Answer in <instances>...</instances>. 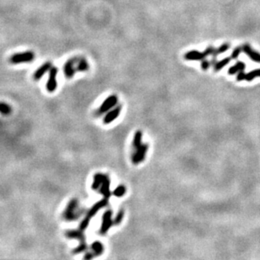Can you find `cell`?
I'll return each instance as SVG.
<instances>
[{
    "mask_svg": "<svg viewBox=\"0 0 260 260\" xmlns=\"http://www.w3.org/2000/svg\"><path fill=\"white\" fill-rule=\"evenodd\" d=\"M103 179H104V174L102 173H95L93 178V183H92V189H99L101 186V184L103 183Z\"/></svg>",
    "mask_w": 260,
    "mask_h": 260,
    "instance_id": "14",
    "label": "cell"
},
{
    "mask_svg": "<svg viewBox=\"0 0 260 260\" xmlns=\"http://www.w3.org/2000/svg\"><path fill=\"white\" fill-rule=\"evenodd\" d=\"M35 59V54L30 51L24 52L14 54L9 58V62L12 64H19L24 62H30Z\"/></svg>",
    "mask_w": 260,
    "mask_h": 260,
    "instance_id": "3",
    "label": "cell"
},
{
    "mask_svg": "<svg viewBox=\"0 0 260 260\" xmlns=\"http://www.w3.org/2000/svg\"><path fill=\"white\" fill-rule=\"evenodd\" d=\"M231 57H226V58H224V59H222L221 61H220V62H216V64L214 66V71L215 72L220 71L221 69L223 68L224 67H226V65H227V64L231 62Z\"/></svg>",
    "mask_w": 260,
    "mask_h": 260,
    "instance_id": "18",
    "label": "cell"
},
{
    "mask_svg": "<svg viewBox=\"0 0 260 260\" xmlns=\"http://www.w3.org/2000/svg\"><path fill=\"white\" fill-rule=\"evenodd\" d=\"M82 230H70V231H66V236L71 239H77L80 241V242H85V236L83 233Z\"/></svg>",
    "mask_w": 260,
    "mask_h": 260,
    "instance_id": "13",
    "label": "cell"
},
{
    "mask_svg": "<svg viewBox=\"0 0 260 260\" xmlns=\"http://www.w3.org/2000/svg\"><path fill=\"white\" fill-rule=\"evenodd\" d=\"M91 249H92V252L95 256H99V255L102 254L104 252V246L101 242L96 241L91 244Z\"/></svg>",
    "mask_w": 260,
    "mask_h": 260,
    "instance_id": "16",
    "label": "cell"
},
{
    "mask_svg": "<svg viewBox=\"0 0 260 260\" xmlns=\"http://www.w3.org/2000/svg\"><path fill=\"white\" fill-rule=\"evenodd\" d=\"M124 215H125V211H124V210L123 209H120L118 213L116 214V217L114 219V225H120V224L122 222Z\"/></svg>",
    "mask_w": 260,
    "mask_h": 260,
    "instance_id": "22",
    "label": "cell"
},
{
    "mask_svg": "<svg viewBox=\"0 0 260 260\" xmlns=\"http://www.w3.org/2000/svg\"><path fill=\"white\" fill-rule=\"evenodd\" d=\"M112 210H105L102 216V224L100 226V232L102 235H105L111 229L112 225H114V220L112 219Z\"/></svg>",
    "mask_w": 260,
    "mask_h": 260,
    "instance_id": "4",
    "label": "cell"
},
{
    "mask_svg": "<svg viewBox=\"0 0 260 260\" xmlns=\"http://www.w3.org/2000/svg\"><path fill=\"white\" fill-rule=\"evenodd\" d=\"M87 247H88V246H87L86 242H80V244H79V246L75 248V249L73 250V254H79V253H81V252L86 251Z\"/></svg>",
    "mask_w": 260,
    "mask_h": 260,
    "instance_id": "24",
    "label": "cell"
},
{
    "mask_svg": "<svg viewBox=\"0 0 260 260\" xmlns=\"http://www.w3.org/2000/svg\"><path fill=\"white\" fill-rule=\"evenodd\" d=\"M64 71H65V74H66L67 77L68 78H71L73 75L74 74V70L73 68V64H72L71 62H68L65 65V68H64Z\"/></svg>",
    "mask_w": 260,
    "mask_h": 260,
    "instance_id": "23",
    "label": "cell"
},
{
    "mask_svg": "<svg viewBox=\"0 0 260 260\" xmlns=\"http://www.w3.org/2000/svg\"><path fill=\"white\" fill-rule=\"evenodd\" d=\"M0 111H1V113L3 114V115H5V116H7V115H9V114L11 113V108L10 106L8 105H7V104H5V103H1V106H0Z\"/></svg>",
    "mask_w": 260,
    "mask_h": 260,
    "instance_id": "25",
    "label": "cell"
},
{
    "mask_svg": "<svg viewBox=\"0 0 260 260\" xmlns=\"http://www.w3.org/2000/svg\"><path fill=\"white\" fill-rule=\"evenodd\" d=\"M245 68H246V64L242 62H236L234 66L231 67L228 70V74L230 75H234L236 73H238L240 71H244Z\"/></svg>",
    "mask_w": 260,
    "mask_h": 260,
    "instance_id": "15",
    "label": "cell"
},
{
    "mask_svg": "<svg viewBox=\"0 0 260 260\" xmlns=\"http://www.w3.org/2000/svg\"><path fill=\"white\" fill-rule=\"evenodd\" d=\"M108 205V199L107 198H104L103 200H101L100 201H98L97 203H95V205H93L92 207L90 208L89 210L87 212L85 217H84L82 221L79 224V229L82 230V231H85L88 226L89 225L90 221L92 219L93 216H95L96 214L98 213V211L100 210H101L102 208H104L105 206Z\"/></svg>",
    "mask_w": 260,
    "mask_h": 260,
    "instance_id": "1",
    "label": "cell"
},
{
    "mask_svg": "<svg viewBox=\"0 0 260 260\" xmlns=\"http://www.w3.org/2000/svg\"><path fill=\"white\" fill-rule=\"evenodd\" d=\"M148 147H149L148 144H147V143H144V144H143V143H142L138 148L135 149V152L133 153V154H132V158L133 164L137 165V164H139L140 163H142V162L144 161L145 157L147 155Z\"/></svg>",
    "mask_w": 260,
    "mask_h": 260,
    "instance_id": "5",
    "label": "cell"
},
{
    "mask_svg": "<svg viewBox=\"0 0 260 260\" xmlns=\"http://www.w3.org/2000/svg\"><path fill=\"white\" fill-rule=\"evenodd\" d=\"M126 187H125V185H123V184H120V185H118V186L116 187V189H114V191L112 192V194L116 196V197H122V196H124L125 195V194H126Z\"/></svg>",
    "mask_w": 260,
    "mask_h": 260,
    "instance_id": "19",
    "label": "cell"
},
{
    "mask_svg": "<svg viewBox=\"0 0 260 260\" xmlns=\"http://www.w3.org/2000/svg\"><path fill=\"white\" fill-rule=\"evenodd\" d=\"M78 207H79V201L77 199H73L69 201L67 205V207L63 212V217L66 221H74L79 217L78 213Z\"/></svg>",
    "mask_w": 260,
    "mask_h": 260,
    "instance_id": "2",
    "label": "cell"
},
{
    "mask_svg": "<svg viewBox=\"0 0 260 260\" xmlns=\"http://www.w3.org/2000/svg\"><path fill=\"white\" fill-rule=\"evenodd\" d=\"M110 187H111V179L108 175L104 174V179H103V183L100 188V194L104 195V197L107 198V199L110 198L111 194Z\"/></svg>",
    "mask_w": 260,
    "mask_h": 260,
    "instance_id": "9",
    "label": "cell"
},
{
    "mask_svg": "<svg viewBox=\"0 0 260 260\" xmlns=\"http://www.w3.org/2000/svg\"><path fill=\"white\" fill-rule=\"evenodd\" d=\"M185 60L188 61H202L206 57L205 52H200L199 51H190L185 53L184 56Z\"/></svg>",
    "mask_w": 260,
    "mask_h": 260,
    "instance_id": "11",
    "label": "cell"
},
{
    "mask_svg": "<svg viewBox=\"0 0 260 260\" xmlns=\"http://www.w3.org/2000/svg\"><path fill=\"white\" fill-rule=\"evenodd\" d=\"M117 101H118V99H117V96H116V95H111V96H109V97L102 103V105H100V107L99 108V110H98V114H99V115H102V114L109 111L111 109H112L115 105H116Z\"/></svg>",
    "mask_w": 260,
    "mask_h": 260,
    "instance_id": "7",
    "label": "cell"
},
{
    "mask_svg": "<svg viewBox=\"0 0 260 260\" xmlns=\"http://www.w3.org/2000/svg\"><path fill=\"white\" fill-rule=\"evenodd\" d=\"M242 46H237V47L235 48V49L233 50V51H232V53H231V59H236V58L238 57V56L240 55V53L242 52Z\"/></svg>",
    "mask_w": 260,
    "mask_h": 260,
    "instance_id": "26",
    "label": "cell"
},
{
    "mask_svg": "<svg viewBox=\"0 0 260 260\" xmlns=\"http://www.w3.org/2000/svg\"><path fill=\"white\" fill-rule=\"evenodd\" d=\"M246 74L243 71H240L238 72V74H237V77H236V80L238 82L243 81L246 79Z\"/></svg>",
    "mask_w": 260,
    "mask_h": 260,
    "instance_id": "28",
    "label": "cell"
},
{
    "mask_svg": "<svg viewBox=\"0 0 260 260\" xmlns=\"http://www.w3.org/2000/svg\"><path fill=\"white\" fill-rule=\"evenodd\" d=\"M242 51L247 54L252 61H254L256 62H260V53H258L256 51L252 50V47L248 44H244L242 45Z\"/></svg>",
    "mask_w": 260,
    "mask_h": 260,
    "instance_id": "12",
    "label": "cell"
},
{
    "mask_svg": "<svg viewBox=\"0 0 260 260\" xmlns=\"http://www.w3.org/2000/svg\"><path fill=\"white\" fill-rule=\"evenodd\" d=\"M121 106H116L114 109H112L111 111H110L106 115H105V118H104V123L105 124H111V122H113L121 114Z\"/></svg>",
    "mask_w": 260,
    "mask_h": 260,
    "instance_id": "10",
    "label": "cell"
},
{
    "mask_svg": "<svg viewBox=\"0 0 260 260\" xmlns=\"http://www.w3.org/2000/svg\"><path fill=\"white\" fill-rule=\"evenodd\" d=\"M214 51H215V48L213 47V46H209V47H207L204 51V52H205V54L206 55V57L209 55H213Z\"/></svg>",
    "mask_w": 260,
    "mask_h": 260,
    "instance_id": "29",
    "label": "cell"
},
{
    "mask_svg": "<svg viewBox=\"0 0 260 260\" xmlns=\"http://www.w3.org/2000/svg\"><path fill=\"white\" fill-rule=\"evenodd\" d=\"M200 65H201V68H202L203 70L206 71V70H208L209 68L211 66V62H209V61L204 59V60H202V62H201V64H200Z\"/></svg>",
    "mask_w": 260,
    "mask_h": 260,
    "instance_id": "27",
    "label": "cell"
},
{
    "mask_svg": "<svg viewBox=\"0 0 260 260\" xmlns=\"http://www.w3.org/2000/svg\"><path fill=\"white\" fill-rule=\"evenodd\" d=\"M51 65H52L51 62H46L43 63L40 68H38L36 71L35 72L34 74H33V78H34L35 80H36L37 81V80L41 79L42 77L44 76L47 72L50 71L51 68H52Z\"/></svg>",
    "mask_w": 260,
    "mask_h": 260,
    "instance_id": "8",
    "label": "cell"
},
{
    "mask_svg": "<svg viewBox=\"0 0 260 260\" xmlns=\"http://www.w3.org/2000/svg\"><path fill=\"white\" fill-rule=\"evenodd\" d=\"M257 77H260V68L252 70V72L246 74V79L245 80L250 82L252 81V79H254L255 78H257Z\"/></svg>",
    "mask_w": 260,
    "mask_h": 260,
    "instance_id": "21",
    "label": "cell"
},
{
    "mask_svg": "<svg viewBox=\"0 0 260 260\" xmlns=\"http://www.w3.org/2000/svg\"><path fill=\"white\" fill-rule=\"evenodd\" d=\"M142 144V132L141 131H137L135 132L133 141H132V146L134 149H137Z\"/></svg>",
    "mask_w": 260,
    "mask_h": 260,
    "instance_id": "17",
    "label": "cell"
},
{
    "mask_svg": "<svg viewBox=\"0 0 260 260\" xmlns=\"http://www.w3.org/2000/svg\"><path fill=\"white\" fill-rule=\"evenodd\" d=\"M230 49V44L228 43H224L221 46H219L217 49H215V51L213 53V57H216L219 54H221V53H224L225 51H226L227 50Z\"/></svg>",
    "mask_w": 260,
    "mask_h": 260,
    "instance_id": "20",
    "label": "cell"
},
{
    "mask_svg": "<svg viewBox=\"0 0 260 260\" xmlns=\"http://www.w3.org/2000/svg\"><path fill=\"white\" fill-rule=\"evenodd\" d=\"M57 73L58 69L56 67L51 68L49 71V76H48V80L46 82V90L49 93H53L57 88Z\"/></svg>",
    "mask_w": 260,
    "mask_h": 260,
    "instance_id": "6",
    "label": "cell"
}]
</instances>
